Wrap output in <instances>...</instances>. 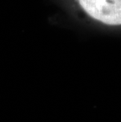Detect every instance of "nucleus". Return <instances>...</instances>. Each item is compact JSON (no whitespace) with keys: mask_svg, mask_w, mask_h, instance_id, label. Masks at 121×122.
I'll return each instance as SVG.
<instances>
[{"mask_svg":"<svg viewBox=\"0 0 121 122\" xmlns=\"http://www.w3.org/2000/svg\"><path fill=\"white\" fill-rule=\"evenodd\" d=\"M94 19L109 25H121V0H79Z\"/></svg>","mask_w":121,"mask_h":122,"instance_id":"f257e3e1","label":"nucleus"}]
</instances>
